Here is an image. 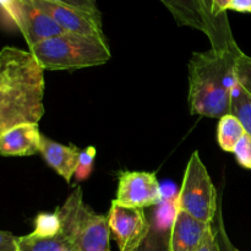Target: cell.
<instances>
[{
    "label": "cell",
    "instance_id": "6da1fadb",
    "mask_svg": "<svg viewBox=\"0 0 251 251\" xmlns=\"http://www.w3.org/2000/svg\"><path fill=\"white\" fill-rule=\"evenodd\" d=\"M44 69L29 50L0 49V135L44 114Z\"/></svg>",
    "mask_w": 251,
    "mask_h": 251
},
{
    "label": "cell",
    "instance_id": "7a4b0ae2",
    "mask_svg": "<svg viewBox=\"0 0 251 251\" xmlns=\"http://www.w3.org/2000/svg\"><path fill=\"white\" fill-rule=\"evenodd\" d=\"M242 49L196 51L189 61V110L194 115L222 118L230 114L232 90L237 85L235 58Z\"/></svg>",
    "mask_w": 251,
    "mask_h": 251
},
{
    "label": "cell",
    "instance_id": "3957f363",
    "mask_svg": "<svg viewBox=\"0 0 251 251\" xmlns=\"http://www.w3.org/2000/svg\"><path fill=\"white\" fill-rule=\"evenodd\" d=\"M44 70H77L108 63L112 58L107 41L61 33L28 48Z\"/></svg>",
    "mask_w": 251,
    "mask_h": 251
},
{
    "label": "cell",
    "instance_id": "277c9868",
    "mask_svg": "<svg viewBox=\"0 0 251 251\" xmlns=\"http://www.w3.org/2000/svg\"><path fill=\"white\" fill-rule=\"evenodd\" d=\"M56 211L60 216L61 229L70 237L76 251L110 250L112 233L108 217L96 213L83 202L81 186H77Z\"/></svg>",
    "mask_w": 251,
    "mask_h": 251
},
{
    "label": "cell",
    "instance_id": "5b68a950",
    "mask_svg": "<svg viewBox=\"0 0 251 251\" xmlns=\"http://www.w3.org/2000/svg\"><path fill=\"white\" fill-rule=\"evenodd\" d=\"M176 205L178 210L203 223H212L217 215V191L199 151L193 152L186 164Z\"/></svg>",
    "mask_w": 251,
    "mask_h": 251
},
{
    "label": "cell",
    "instance_id": "8992f818",
    "mask_svg": "<svg viewBox=\"0 0 251 251\" xmlns=\"http://www.w3.org/2000/svg\"><path fill=\"white\" fill-rule=\"evenodd\" d=\"M173 15L179 26L203 32L211 42V48L217 50H233L238 47L232 33L221 31L212 17L207 14L201 0H161Z\"/></svg>",
    "mask_w": 251,
    "mask_h": 251
},
{
    "label": "cell",
    "instance_id": "52a82bcc",
    "mask_svg": "<svg viewBox=\"0 0 251 251\" xmlns=\"http://www.w3.org/2000/svg\"><path fill=\"white\" fill-rule=\"evenodd\" d=\"M107 217L110 233L119 251H134L151 229V223L142 208L120 205L114 200Z\"/></svg>",
    "mask_w": 251,
    "mask_h": 251
},
{
    "label": "cell",
    "instance_id": "ba28073f",
    "mask_svg": "<svg viewBox=\"0 0 251 251\" xmlns=\"http://www.w3.org/2000/svg\"><path fill=\"white\" fill-rule=\"evenodd\" d=\"M120 205L135 208H146L162 202L161 184L151 172H123L118 179V190L114 199Z\"/></svg>",
    "mask_w": 251,
    "mask_h": 251
},
{
    "label": "cell",
    "instance_id": "9c48e42d",
    "mask_svg": "<svg viewBox=\"0 0 251 251\" xmlns=\"http://www.w3.org/2000/svg\"><path fill=\"white\" fill-rule=\"evenodd\" d=\"M34 4L48 14L66 33L80 34L107 41L102 26L100 12H90L49 0H33Z\"/></svg>",
    "mask_w": 251,
    "mask_h": 251
},
{
    "label": "cell",
    "instance_id": "30bf717a",
    "mask_svg": "<svg viewBox=\"0 0 251 251\" xmlns=\"http://www.w3.org/2000/svg\"><path fill=\"white\" fill-rule=\"evenodd\" d=\"M10 26L16 27L21 32L28 48L51 37L65 33L48 14L34 4L33 0L17 1Z\"/></svg>",
    "mask_w": 251,
    "mask_h": 251
},
{
    "label": "cell",
    "instance_id": "8fae6325",
    "mask_svg": "<svg viewBox=\"0 0 251 251\" xmlns=\"http://www.w3.org/2000/svg\"><path fill=\"white\" fill-rule=\"evenodd\" d=\"M41 139L38 124L17 125L0 135V156H33L39 152Z\"/></svg>",
    "mask_w": 251,
    "mask_h": 251
},
{
    "label": "cell",
    "instance_id": "7c38bea8",
    "mask_svg": "<svg viewBox=\"0 0 251 251\" xmlns=\"http://www.w3.org/2000/svg\"><path fill=\"white\" fill-rule=\"evenodd\" d=\"M81 150L75 145H63L42 135L39 153L46 163L56 172L66 183H70L77 168Z\"/></svg>",
    "mask_w": 251,
    "mask_h": 251
},
{
    "label": "cell",
    "instance_id": "4fadbf2b",
    "mask_svg": "<svg viewBox=\"0 0 251 251\" xmlns=\"http://www.w3.org/2000/svg\"><path fill=\"white\" fill-rule=\"evenodd\" d=\"M210 226L178 210L171 229V251H196Z\"/></svg>",
    "mask_w": 251,
    "mask_h": 251
},
{
    "label": "cell",
    "instance_id": "5bb4252c",
    "mask_svg": "<svg viewBox=\"0 0 251 251\" xmlns=\"http://www.w3.org/2000/svg\"><path fill=\"white\" fill-rule=\"evenodd\" d=\"M19 249L21 251H70L75 250L70 237L60 230L58 235L51 238L34 237L31 233L19 237Z\"/></svg>",
    "mask_w": 251,
    "mask_h": 251
},
{
    "label": "cell",
    "instance_id": "9a60e30c",
    "mask_svg": "<svg viewBox=\"0 0 251 251\" xmlns=\"http://www.w3.org/2000/svg\"><path fill=\"white\" fill-rule=\"evenodd\" d=\"M247 134L242 123L233 114L222 117L217 126V141L221 149L226 152H233L235 146L244 135Z\"/></svg>",
    "mask_w": 251,
    "mask_h": 251
},
{
    "label": "cell",
    "instance_id": "2e32d148",
    "mask_svg": "<svg viewBox=\"0 0 251 251\" xmlns=\"http://www.w3.org/2000/svg\"><path fill=\"white\" fill-rule=\"evenodd\" d=\"M230 114L239 119L245 132L251 136V97L239 82H237L232 90Z\"/></svg>",
    "mask_w": 251,
    "mask_h": 251
},
{
    "label": "cell",
    "instance_id": "e0dca14e",
    "mask_svg": "<svg viewBox=\"0 0 251 251\" xmlns=\"http://www.w3.org/2000/svg\"><path fill=\"white\" fill-rule=\"evenodd\" d=\"M61 230V220L58 211L55 212H41L34 218V229L31 233L34 237L51 238Z\"/></svg>",
    "mask_w": 251,
    "mask_h": 251
},
{
    "label": "cell",
    "instance_id": "ac0fdd59",
    "mask_svg": "<svg viewBox=\"0 0 251 251\" xmlns=\"http://www.w3.org/2000/svg\"><path fill=\"white\" fill-rule=\"evenodd\" d=\"M134 251H171V230L152 227L141 244Z\"/></svg>",
    "mask_w": 251,
    "mask_h": 251
},
{
    "label": "cell",
    "instance_id": "d6986e66",
    "mask_svg": "<svg viewBox=\"0 0 251 251\" xmlns=\"http://www.w3.org/2000/svg\"><path fill=\"white\" fill-rule=\"evenodd\" d=\"M158 208L154 215L152 227L162 230H171L174 221H176V212H178V205L176 200H162L158 203Z\"/></svg>",
    "mask_w": 251,
    "mask_h": 251
},
{
    "label": "cell",
    "instance_id": "ffe728a7",
    "mask_svg": "<svg viewBox=\"0 0 251 251\" xmlns=\"http://www.w3.org/2000/svg\"><path fill=\"white\" fill-rule=\"evenodd\" d=\"M235 76L239 85L251 97V56L242 50L235 58Z\"/></svg>",
    "mask_w": 251,
    "mask_h": 251
},
{
    "label": "cell",
    "instance_id": "44dd1931",
    "mask_svg": "<svg viewBox=\"0 0 251 251\" xmlns=\"http://www.w3.org/2000/svg\"><path fill=\"white\" fill-rule=\"evenodd\" d=\"M97 154V150L93 146L86 147L85 150L80 152L78 157L77 168L75 172V179L77 181H83L90 178L91 173L93 171V164H95V158Z\"/></svg>",
    "mask_w": 251,
    "mask_h": 251
},
{
    "label": "cell",
    "instance_id": "7402d4cb",
    "mask_svg": "<svg viewBox=\"0 0 251 251\" xmlns=\"http://www.w3.org/2000/svg\"><path fill=\"white\" fill-rule=\"evenodd\" d=\"M232 0H211V15L223 31H230L227 11Z\"/></svg>",
    "mask_w": 251,
    "mask_h": 251
},
{
    "label": "cell",
    "instance_id": "603a6c76",
    "mask_svg": "<svg viewBox=\"0 0 251 251\" xmlns=\"http://www.w3.org/2000/svg\"><path fill=\"white\" fill-rule=\"evenodd\" d=\"M233 153L240 167L251 169V136L249 134H245L239 140Z\"/></svg>",
    "mask_w": 251,
    "mask_h": 251
},
{
    "label": "cell",
    "instance_id": "cb8c5ba5",
    "mask_svg": "<svg viewBox=\"0 0 251 251\" xmlns=\"http://www.w3.org/2000/svg\"><path fill=\"white\" fill-rule=\"evenodd\" d=\"M213 226H215L216 233H217L218 240H220L221 250L222 251H239L237 248L234 247V244L230 242L229 237H228L227 232H226V227H225V223H223L222 210H221V206L218 207V212H217V215H216V218L213 220Z\"/></svg>",
    "mask_w": 251,
    "mask_h": 251
},
{
    "label": "cell",
    "instance_id": "d4e9b609",
    "mask_svg": "<svg viewBox=\"0 0 251 251\" xmlns=\"http://www.w3.org/2000/svg\"><path fill=\"white\" fill-rule=\"evenodd\" d=\"M196 251H222L221 250L220 240H218L213 222L211 223L208 229L206 230L205 235H203L202 240H201L200 245H199Z\"/></svg>",
    "mask_w": 251,
    "mask_h": 251
},
{
    "label": "cell",
    "instance_id": "484cf974",
    "mask_svg": "<svg viewBox=\"0 0 251 251\" xmlns=\"http://www.w3.org/2000/svg\"><path fill=\"white\" fill-rule=\"evenodd\" d=\"M49 1L68 5V6L85 10V11L96 12V14H97V12H100V9H98L97 0H49Z\"/></svg>",
    "mask_w": 251,
    "mask_h": 251
},
{
    "label": "cell",
    "instance_id": "4316f807",
    "mask_svg": "<svg viewBox=\"0 0 251 251\" xmlns=\"http://www.w3.org/2000/svg\"><path fill=\"white\" fill-rule=\"evenodd\" d=\"M19 237L0 230V251H19Z\"/></svg>",
    "mask_w": 251,
    "mask_h": 251
},
{
    "label": "cell",
    "instance_id": "83f0119b",
    "mask_svg": "<svg viewBox=\"0 0 251 251\" xmlns=\"http://www.w3.org/2000/svg\"><path fill=\"white\" fill-rule=\"evenodd\" d=\"M17 1L19 0H0V20L7 26L11 25L12 12H14Z\"/></svg>",
    "mask_w": 251,
    "mask_h": 251
},
{
    "label": "cell",
    "instance_id": "f1b7e54d",
    "mask_svg": "<svg viewBox=\"0 0 251 251\" xmlns=\"http://www.w3.org/2000/svg\"><path fill=\"white\" fill-rule=\"evenodd\" d=\"M228 10L240 14H251V0H232Z\"/></svg>",
    "mask_w": 251,
    "mask_h": 251
},
{
    "label": "cell",
    "instance_id": "f546056e",
    "mask_svg": "<svg viewBox=\"0 0 251 251\" xmlns=\"http://www.w3.org/2000/svg\"><path fill=\"white\" fill-rule=\"evenodd\" d=\"M201 2H202L203 7L206 9L207 14L210 15L211 17H212V15H211V0H201ZM212 20H213V17H212ZM213 21H215V20H213ZM216 25H217V24H216ZM217 26H218V25H217ZM218 28H220V27H218ZM220 29H221V31H223L222 28H220ZM223 32H226V33H232V31H223Z\"/></svg>",
    "mask_w": 251,
    "mask_h": 251
},
{
    "label": "cell",
    "instance_id": "4dcf8cb0",
    "mask_svg": "<svg viewBox=\"0 0 251 251\" xmlns=\"http://www.w3.org/2000/svg\"><path fill=\"white\" fill-rule=\"evenodd\" d=\"M70 251H76V250H70Z\"/></svg>",
    "mask_w": 251,
    "mask_h": 251
},
{
    "label": "cell",
    "instance_id": "1f68e13d",
    "mask_svg": "<svg viewBox=\"0 0 251 251\" xmlns=\"http://www.w3.org/2000/svg\"><path fill=\"white\" fill-rule=\"evenodd\" d=\"M19 251H21V250H19Z\"/></svg>",
    "mask_w": 251,
    "mask_h": 251
}]
</instances>
